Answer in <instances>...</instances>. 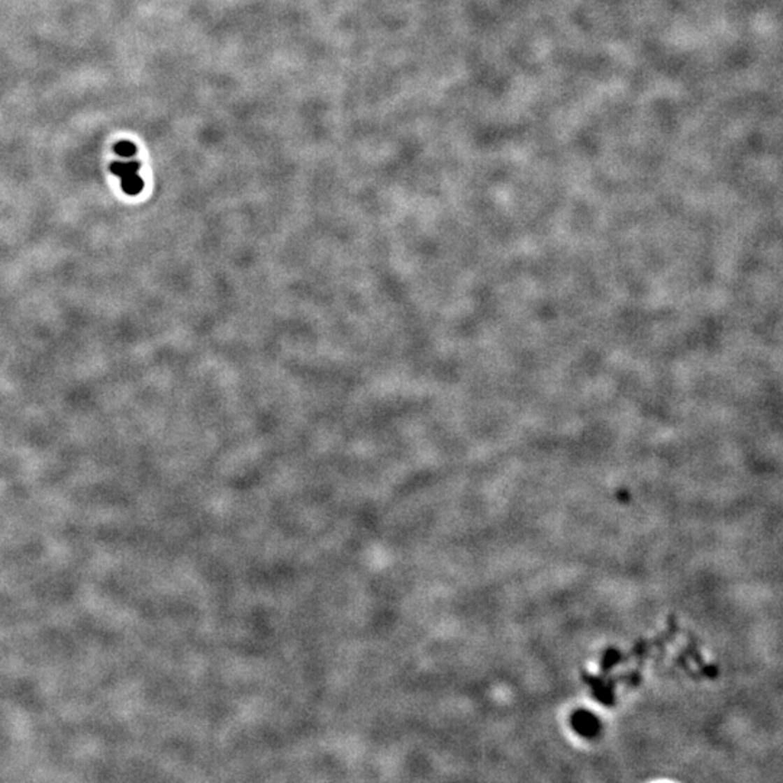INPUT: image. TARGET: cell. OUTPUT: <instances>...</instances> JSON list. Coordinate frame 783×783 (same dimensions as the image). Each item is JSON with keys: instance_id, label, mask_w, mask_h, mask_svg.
<instances>
[{"instance_id": "cell-2", "label": "cell", "mask_w": 783, "mask_h": 783, "mask_svg": "<svg viewBox=\"0 0 783 783\" xmlns=\"http://www.w3.org/2000/svg\"><path fill=\"white\" fill-rule=\"evenodd\" d=\"M121 186H122V190H124L127 194L135 196V194H140V193H141V190H143V187H144V182H143V179L140 178L138 174H135V175H132V178H128V179L121 180Z\"/></svg>"}, {"instance_id": "cell-1", "label": "cell", "mask_w": 783, "mask_h": 783, "mask_svg": "<svg viewBox=\"0 0 783 783\" xmlns=\"http://www.w3.org/2000/svg\"><path fill=\"white\" fill-rule=\"evenodd\" d=\"M140 167H141L140 163L134 161V160H131V161H113L109 166V170L122 180V179H128V178H132V175H135V174H138Z\"/></svg>"}, {"instance_id": "cell-3", "label": "cell", "mask_w": 783, "mask_h": 783, "mask_svg": "<svg viewBox=\"0 0 783 783\" xmlns=\"http://www.w3.org/2000/svg\"><path fill=\"white\" fill-rule=\"evenodd\" d=\"M115 152L122 159H131L136 152V147L131 141H120L115 145Z\"/></svg>"}]
</instances>
